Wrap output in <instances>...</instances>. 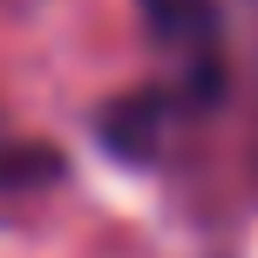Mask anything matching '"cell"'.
Listing matches in <instances>:
<instances>
[{
	"label": "cell",
	"mask_w": 258,
	"mask_h": 258,
	"mask_svg": "<svg viewBox=\"0 0 258 258\" xmlns=\"http://www.w3.org/2000/svg\"><path fill=\"white\" fill-rule=\"evenodd\" d=\"M143 14L170 54H211V34H218L211 0H143Z\"/></svg>",
	"instance_id": "obj_1"
}]
</instances>
